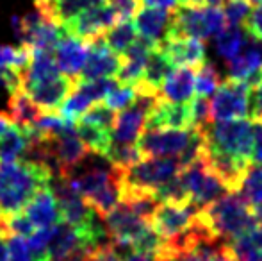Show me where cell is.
Returning a JSON list of instances; mask_svg holds the SVG:
<instances>
[{
  "label": "cell",
  "instance_id": "1",
  "mask_svg": "<svg viewBox=\"0 0 262 261\" xmlns=\"http://www.w3.org/2000/svg\"><path fill=\"white\" fill-rule=\"evenodd\" d=\"M52 172L29 159L0 163V215H13L25 208L38 190L50 185Z\"/></svg>",
  "mask_w": 262,
  "mask_h": 261
},
{
  "label": "cell",
  "instance_id": "2",
  "mask_svg": "<svg viewBox=\"0 0 262 261\" xmlns=\"http://www.w3.org/2000/svg\"><path fill=\"white\" fill-rule=\"evenodd\" d=\"M196 215L214 238L227 244L260 224L255 211L243 200L237 192L225 193L207 208L200 209Z\"/></svg>",
  "mask_w": 262,
  "mask_h": 261
},
{
  "label": "cell",
  "instance_id": "3",
  "mask_svg": "<svg viewBox=\"0 0 262 261\" xmlns=\"http://www.w3.org/2000/svg\"><path fill=\"white\" fill-rule=\"evenodd\" d=\"M205 145L227 156L252 163L253 122L246 118L220 120L205 127Z\"/></svg>",
  "mask_w": 262,
  "mask_h": 261
},
{
  "label": "cell",
  "instance_id": "4",
  "mask_svg": "<svg viewBox=\"0 0 262 261\" xmlns=\"http://www.w3.org/2000/svg\"><path fill=\"white\" fill-rule=\"evenodd\" d=\"M250 88L245 83L227 79L214 91L210 104V120H234L250 115Z\"/></svg>",
  "mask_w": 262,
  "mask_h": 261
},
{
  "label": "cell",
  "instance_id": "5",
  "mask_svg": "<svg viewBox=\"0 0 262 261\" xmlns=\"http://www.w3.org/2000/svg\"><path fill=\"white\" fill-rule=\"evenodd\" d=\"M193 129H145L138 138V149L146 157H169L182 154L191 142Z\"/></svg>",
  "mask_w": 262,
  "mask_h": 261
},
{
  "label": "cell",
  "instance_id": "6",
  "mask_svg": "<svg viewBox=\"0 0 262 261\" xmlns=\"http://www.w3.org/2000/svg\"><path fill=\"white\" fill-rule=\"evenodd\" d=\"M118 20L120 18L114 13L113 7L109 4H104V6L91 7V9L80 13L79 16H75L68 24L62 25V29L68 34L90 43L97 38H102Z\"/></svg>",
  "mask_w": 262,
  "mask_h": 261
},
{
  "label": "cell",
  "instance_id": "7",
  "mask_svg": "<svg viewBox=\"0 0 262 261\" xmlns=\"http://www.w3.org/2000/svg\"><path fill=\"white\" fill-rule=\"evenodd\" d=\"M77 84V79L68 77L64 73H59L57 77L43 83L36 84H27L21 88L25 95L38 106L41 111L47 113H57L59 108L62 106V102L68 98V95L73 91Z\"/></svg>",
  "mask_w": 262,
  "mask_h": 261
},
{
  "label": "cell",
  "instance_id": "8",
  "mask_svg": "<svg viewBox=\"0 0 262 261\" xmlns=\"http://www.w3.org/2000/svg\"><path fill=\"white\" fill-rule=\"evenodd\" d=\"M196 213L198 209L191 202L186 206L159 204L150 218V226L162 240H169V238L179 236L184 231L189 229L191 224L194 222Z\"/></svg>",
  "mask_w": 262,
  "mask_h": 261
},
{
  "label": "cell",
  "instance_id": "9",
  "mask_svg": "<svg viewBox=\"0 0 262 261\" xmlns=\"http://www.w3.org/2000/svg\"><path fill=\"white\" fill-rule=\"evenodd\" d=\"M123 65V56L113 52L105 43L104 36L90 42V54L77 81H97L105 77H114L120 73Z\"/></svg>",
  "mask_w": 262,
  "mask_h": 261
},
{
  "label": "cell",
  "instance_id": "10",
  "mask_svg": "<svg viewBox=\"0 0 262 261\" xmlns=\"http://www.w3.org/2000/svg\"><path fill=\"white\" fill-rule=\"evenodd\" d=\"M189 102L180 104L159 97L146 115L145 129H193Z\"/></svg>",
  "mask_w": 262,
  "mask_h": 261
},
{
  "label": "cell",
  "instance_id": "11",
  "mask_svg": "<svg viewBox=\"0 0 262 261\" xmlns=\"http://www.w3.org/2000/svg\"><path fill=\"white\" fill-rule=\"evenodd\" d=\"M88 54H90V43L82 42V39L75 38L68 32L61 36V39L54 49L59 72L68 77H73V79L80 75L84 65H86Z\"/></svg>",
  "mask_w": 262,
  "mask_h": 261
},
{
  "label": "cell",
  "instance_id": "12",
  "mask_svg": "<svg viewBox=\"0 0 262 261\" xmlns=\"http://www.w3.org/2000/svg\"><path fill=\"white\" fill-rule=\"evenodd\" d=\"M161 50L166 54L169 63L175 66H187V68H200L205 63V45L196 38H173L162 42Z\"/></svg>",
  "mask_w": 262,
  "mask_h": 261
},
{
  "label": "cell",
  "instance_id": "13",
  "mask_svg": "<svg viewBox=\"0 0 262 261\" xmlns=\"http://www.w3.org/2000/svg\"><path fill=\"white\" fill-rule=\"evenodd\" d=\"M173 9H152V7H145L139 9L138 14L134 16V27L138 34L145 39H150L156 45H161L166 39L171 25Z\"/></svg>",
  "mask_w": 262,
  "mask_h": 261
},
{
  "label": "cell",
  "instance_id": "14",
  "mask_svg": "<svg viewBox=\"0 0 262 261\" xmlns=\"http://www.w3.org/2000/svg\"><path fill=\"white\" fill-rule=\"evenodd\" d=\"M194 95V68L175 66L159 88V97L169 102H189Z\"/></svg>",
  "mask_w": 262,
  "mask_h": 261
},
{
  "label": "cell",
  "instance_id": "15",
  "mask_svg": "<svg viewBox=\"0 0 262 261\" xmlns=\"http://www.w3.org/2000/svg\"><path fill=\"white\" fill-rule=\"evenodd\" d=\"M25 215L31 218V222L36 227H52L57 222H61L57 209V200L54 197V192L50 190V186L38 190L34 193V197L25 204V208L21 209Z\"/></svg>",
  "mask_w": 262,
  "mask_h": 261
},
{
  "label": "cell",
  "instance_id": "16",
  "mask_svg": "<svg viewBox=\"0 0 262 261\" xmlns=\"http://www.w3.org/2000/svg\"><path fill=\"white\" fill-rule=\"evenodd\" d=\"M171 70L173 65L169 63V59L161 50V47L154 49L148 61H146L141 81L134 86L138 95H159V88H161V84L164 83V79Z\"/></svg>",
  "mask_w": 262,
  "mask_h": 261
},
{
  "label": "cell",
  "instance_id": "17",
  "mask_svg": "<svg viewBox=\"0 0 262 261\" xmlns=\"http://www.w3.org/2000/svg\"><path fill=\"white\" fill-rule=\"evenodd\" d=\"M235 261H262V222L228 242Z\"/></svg>",
  "mask_w": 262,
  "mask_h": 261
},
{
  "label": "cell",
  "instance_id": "18",
  "mask_svg": "<svg viewBox=\"0 0 262 261\" xmlns=\"http://www.w3.org/2000/svg\"><path fill=\"white\" fill-rule=\"evenodd\" d=\"M7 108H9L7 113H9V116L13 118V122L16 124V126L24 127V129L34 127L43 113L21 90L16 91V93H11Z\"/></svg>",
  "mask_w": 262,
  "mask_h": 261
},
{
  "label": "cell",
  "instance_id": "19",
  "mask_svg": "<svg viewBox=\"0 0 262 261\" xmlns=\"http://www.w3.org/2000/svg\"><path fill=\"white\" fill-rule=\"evenodd\" d=\"M27 134L20 126L14 124L6 134L0 138V163H13V161L24 159L27 150Z\"/></svg>",
  "mask_w": 262,
  "mask_h": 261
},
{
  "label": "cell",
  "instance_id": "20",
  "mask_svg": "<svg viewBox=\"0 0 262 261\" xmlns=\"http://www.w3.org/2000/svg\"><path fill=\"white\" fill-rule=\"evenodd\" d=\"M214 38H216L214 45H216L217 56L223 57L227 63L241 54L246 42L245 31L241 27H237V25H227V29L223 32H220L217 36H214Z\"/></svg>",
  "mask_w": 262,
  "mask_h": 261
},
{
  "label": "cell",
  "instance_id": "21",
  "mask_svg": "<svg viewBox=\"0 0 262 261\" xmlns=\"http://www.w3.org/2000/svg\"><path fill=\"white\" fill-rule=\"evenodd\" d=\"M136 38H138V31H136L132 20H118L104 34V39L109 45V49L113 52L120 54V56L127 52V49L136 42Z\"/></svg>",
  "mask_w": 262,
  "mask_h": 261
},
{
  "label": "cell",
  "instance_id": "22",
  "mask_svg": "<svg viewBox=\"0 0 262 261\" xmlns=\"http://www.w3.org/2000/svg\"><path fill=\"white\" fill-rule=\"evenodd\" d=\"M104 4H107V0H54L52 20L59 25H64L84 11Z\"/></svg>",
  "mask_w": 262,
  "mask_h": 261
},
{
  "label": "cell",
  "instance_id": "23",
  "mask_svg": "<svg viewBox=\"0 0 262 261\" xmlns=\"http://www.w3.org/2000/svg\"><path fill=\"white\" fill-rule=\"evenodd\" d=\"M152 195L159 204L186 206L191 202L189 193H187L186 186H184L182 179H180V172L177 175H173L171 179H168L166 183H162L161 186H157L152 192Z\"/></svg>",
  "mask_w": 262,
  "mask_h": 261
},
{
  "label": "cell",
  "instance_id": "24",
  "mask_svg": "<svg viewBox=\"0 0 262 261\" xmlns=\"http://www.w3.org/2000/svg\"><path fill=\"white\" fill-rule=\"evenodd\" d=\"M237 192H241L239 195L243 197V200L252 209L260 208L262 206V167L260 165H253V163L250 165L245 177H243L241 188H239Z\"/></svg>",
  "mask_w": 262,
  "mask_h": 261
},
{
  "label": "cell",
  "instance_id": "25",
  "mask_svg": "<svg viewBox=\"0 0 262 261\" xmlns=\"http://www.w3.org/2000/svg\"><path fill=\"white\" fill-rule=\"evenodd\" d=\"M77 134L79 138L84 142V145L90 149L91 154H97V156H105L107 149H109L111 142V131L98 129V127L88 126V124H80L77 122Z\"/></svg>",
  "mask_w": 262,
  "mask_h": 261
},
{
  "label": "cell",
  "instance_id": "26",
  "mask_svg": "<svg viewBox=\"0 0 262 261\" xmlns=\"http://www.w3.org/2000/svg\"><path fill=\"white\" fill-rule=\"evenodd\" d=\"M104 157L113 167L128 168L138 163L143 156H141V152H139L138 145H134V143H121V142H114L113 139Z\"/></svg>",
  "mask_w": 262,
  "mask_h": 261
},
{
  "label": "cell",
  "instance_id": "27",
  "mask_svg": "<svg viewBox=\"0 0 262 261\" xmlns=\"http://www.w3.org/2000/svg\"><path fill=\"white\" fill-rule=\"evenodd\" d=\"M95 102L91 101L90 97H88L86 93H84L80 88H73V91L68 95V98H66L64 102H62V106L59 108V115L64 116L66 120H70V122H79V118L84 115V113L88 111V109L93 106Z\"/></svg>",
  "mask_w": 262,
  "mask_h": 261
},
{
  "label": "cell",
  "instance_id": "28",
  "mask_svg": "<svg viewBox=\"0 0 262 261\" xmlns=\"http://www.w3.org/2000/svg\"><path fill=\"white\" fill-rule=\"evenodd\" d=\"M221 79L220 73H217L216 66L209 61H205L204 65L198 68V73L194 75V91H196L198 97H210L214 91L220 88Z\"/></svg>",
  "mask_w": 262,
  "mask_h": 261
},
{
  "label": "cell",
  "instance_id": "29",
  "mask_svg": "<svg viewBox=\"0 0 262 261\" xmlns=\"http://www.w3.org/2000/svg\"><path fill=\"white\" fill-rule=\"evenodd\" d=\"M79 122L98 127V129H104V131H113L114 122H116V113L111 108H107L104 102H97V104H93L80 116Z\"/></svg>",
  "mask_w": 262,
  "mask_h": 261
},
{
  "label": "cell",
  "instance_id": "30",
  "mask_svg": "<svg viewBox=\"0 0 262 261\" xmlns=\"http://www.w3.org/2000/svg\"><path fill=\"white\" fill-rule=\"evenodd\" d=\"M138 98V91L134 86H123V84H118L113 91L107 93L104 98V104L107 108H111L113 111H121V109L132 106Z\"/></svg>",
  "mask_w": 262,
  "mask_h": 261
},
{
  "label": "cell",
  "instance_id": "31",
  "mask_svg": "<svg viewBox=\"0 0 262 261\" xmlns=\"http://www.w3.org/2000/svg\"><path fill=\"white\" fill-rule=\"evenodd\" d=\"M225 18H227L228 25H245V22L248 20L250 13H252V6L246 0H227L225 4Z\"/></svg>",
  "mask_w": 262,
  "mask_h": 261
},
{
  "label": "cell",
  "instance_id": "32",
  "mask_svg": "<svg viewBox=\"0 0 262 261\" xmlns=\"http://www.w3.org/2000/svg\"><path fill=\"white\" fill-rule=\"evenodd\" d=\"M189 108H191L193 129L205 131V127H207L209 124H212V120H210V104H209V101L205 97L191 98Z\"/></svg>",
  "mask_w": 262,
  "mask_h": 261
},
{
  "label": "cell",
  "instance_id": "33",
  "mask_svg": "<svg viewBox=\"0 0 262 261\" xmlns=\"http://www.w3.org/2000/svg\"><path fill=\"white\" fill-rule=\"evenodd\" d=\"M204 14H205V27H207L209 38H214L220 32H223L227 29V18L221 7H209L204 6Z\"/></svg>",
  "mask_w": 262,
  "mask_h": 261
},
{
  "label": "cell",
  "instance_id": "34",
  "mask_svg": "<svg viewBox=\"0 0 262 261\" xmlns=\"http://www.w3.org/2000/svg\"><path fill=\"white\" fill-rule=\"evenodd\" d=\"M7 251H9V261H32L31 249L25 238L21 236H7L6 238Z\"/></svg>",
  "mask_w": 262,
  "mask_h": 261
},
{
  "label": "cell",
  "instance_id": "35",
  "mask_svg": "<svg viewBox=\"0 0 262 261\" xmlns=\"http://www.w3.org/2000/svg\"><path fill=\"white\" fill-rule=\"evenodd\" d=\"M120 20H132L138 14L141 0H107Z\"/></svg>",
  "mask_w": 262,
  "mask_h": 261
},
{
  "label": "cell",
  "instance_id": "36",
  "mask_svg": "<svg viewBox=\"0 0 262 261\" xmlns=\"http://www.w3.org/2000/svg\"><path fill=\"white\" fill-rule=\"evenodd\" d=\"M243 27H245V32L248 36H252V38L262 42V4L257 6L255 9L250 13L248 20L245 22Z\"/></svg>",
  "mask_w": 262,
  "mask_h": 261
},
{
  "label": "cell",
  "instance_id": "37",
  "mask_svg": "<svg viewBox=\"0 0 262 261\" xmlns=\"http://www.w3.org/2000/svg\"><path fill=\"white\" fill-rule=\"evenodd\" d=\"M84 261H123V259L116 254V251L113 247V242H111L107 245H100V247L93 249Z\"/></svg>",
  "mask_w": 262,
  "mask_h": 261
},
{
  "label": "cell",
  "instance_id": "38",
  "mask_svg": "<svg viewBox=\"0 0 262 261\" xmlns=\"http://www.w3.org/2000/svg\"><path fill=\"white\" fill-rule=\"evenodd\" d=\"M250 116L252 120H262V81L250 91Z\"/></svg>",
  "mask_w": 262,
  "mask_h": 261
},
{
  "label": "cell",
  "instance_id": "39",
  "mask_svg": "<svg viewBox=\"0 0 262 261\" xmlns=\"http://www.w3.org/2000/svg\"><path fill=\"white\" fill-rule=\"evenodd\" d=\"M253 122V152L252 163L262 167V122L260 120H252Z\"/></svg>",
  "mask_w": 262,
  "mask_h": 261
},
{
  "label": "cell",
  "instance_id": "40",
  "mask_svg": "<svg viewBox=\"0 0 262 261\" xmlns=\"http://www.w3.org/2000/svg\"><path fill=\"white\" fill-rule=\"evenodd\" d=\"M145 7H152V9H175L179 4L177 0H141Z\"/></svg>",
  "mask_w": 262,
  "mask_h": 261
},
{
  "label": "cell",
  "instance_id": "41",
  "mask_svg": "<svg viewBox=\"0 0 262 261\" xmlns=\"http://www.w3.org/2000/svg\"><path fill=\"white\" fill-rule=\"evenodd\" d=\"M36 4V9L39 11L41 14H45L47 18H50L52 20V4L54 0H34Z\"/></svg>",
  "mask_w": 262,
  "mask_h": 261
},
{
  "label": "cell",
  "instance_id": "42",
  "mask_svg": "<svg viewBox=\"0 0 262 261\" xmlns=\"http://www.w3.org/2000/svg\"><path fill=\"white\" fill-rule=\"evenodd\" d=\"M13 126H14V122L9 116V113H0V138H2Z\"/></svg>",
  "mask_w": 262,
  "mask_h": 261
},
{
  "label": "cell",
  "instance_id": "43",
  "mask_svg": "<svg viewBox=\"0 0 262 261\" xmlns=\"http://www.w3.org/2000/svg\"><path fill=\"white\" fill-rule=\"evenodd\" d=\"M123 261H156L154 259V256L150 254H139V252H128V254H125Z\"/></svg>",
  "mask_w": 262,
  "mask_h": 261
},
{
  "label": "cell",
  "instance_id": "44",
  "mask_svg": "<svg viewBox=\"0 0 262 261\" xmlns=\"http://www.w3.org/2000/svg\"><path fill=\"white\" fill-rule=\"evenodd\" d=\"M177 4L184 7H198V6H205V0H177Z\"/></svg>",
  "mask_w": 262,
  "mask_h": 261
},
{
  "label": "cell",
  "instance_id": "45",
  "mask_svg": "<svg viewBox=\"0 0 262 261\" xmlns=\"http://www.w3.org/2000/svg\"><path fill=\"white\" fill-rule=\"evenodd\" d=\"M0 261H9V251H7L6 238H0Z\"/></svg>",
  "mask_w": 262,
  "mask_h": 261
},
{
  "label": "cell",
  "instance_id": "46",
  "mask_svg": "<svg viewBox=\"0 0 262 261\" xmlns=\"http://www.w3.org/2000/svg\"><path fill=\"white\" fill-rule=\"evenodd\" d=\"M255 211V215H257V218H259V222H262V206L260 208H257V209H253Z\"/></svg>",
  "mask_w": 262,
  "mask_h": 261
},
{
  "label": "cell",
  "instance_id": "47",
  "mask_svg": "<svg viewBox=\"0 0 262 261\" xmlns=\"http://www.w3.org/2000/svg\"><path fill=\"white\" fill-rule=\"evenodd\" d=\"M246 2H248L250 6H260V4H262V0H246Z\"/></svg>",
  "mask_w": 262,
  "mask_h": 261
},
{
  "label": "cell",
  "instance_id": "48",
  "mask_svg": "<svg viewBox=\"0 0 262 261\" xmlns=\"http://www.w3.org/2000/svg\"><path fill=\"white\" fill-rule=\"evenodd\" d=\"M260 122H262V120H260Z\"/></svg>",
  "mask_w": 262,
  "mask_h": 261
}]
</instances>
